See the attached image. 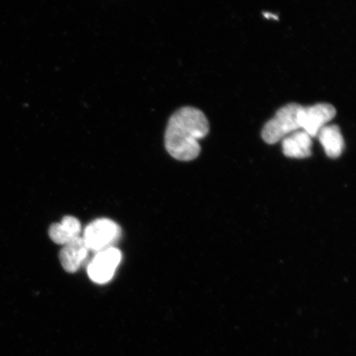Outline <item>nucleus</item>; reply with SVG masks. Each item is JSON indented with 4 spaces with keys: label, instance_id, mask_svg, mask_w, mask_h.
Returning <instances> with one entry per match:
<instances>
[{
    "label": "nucleus",
    "instance_id": "1",
    "mask_svg": "<svg viewBox=\"0 0 356 356\" xmlns=\"http://www.w3.org/2000/svg\"><path fill=\"white\" fill-rule=\"evenodd\" d=\"M210 124L202 111L186 106L169 119L165 147L169 154L179 161L188 162L200 153L199 140L208 135Z\"/></svg>",
    "mask_w": 356,
    "mask_h": 356
},
{
    "label": "nucleus",
    "instance_id": "2",
    "mask_svg": "<svg viewBox=\"0 0 356 356\" xmlns=\"http://www.w3.org/2000/svg\"><path fill=\"white\" fill-rule=\"evenodd\" d=\"M301 108L300 104H289L279 109L262 130L261 137L266 143L274 145L291 134L301 130L299 123Z\"/></svg>",
    "mask_w": 356,
    "mask_h": 356
},
{
    "label": "nucleus",
    "instance_id": "3",
    "mask_svg": "<svg viewBox=\"0 0 356 356\" xmlns=\"http://www.w3.org/2000/svg\"><path fill=\"white\" fill-rule=\"evenodd\" d=\"M121 233L117 222L109 219H99L86 227L83 239L89 251L99 252L113 247Z\"/></svg>",
    "mask_w": 356,
    "mask_h": 356
},
{
    "label": "nucleus",
    "instance_id": "4",
    "mask_svg": "<svg viewBox=\"0 0 356 356\" xmlns=\"http://www.w3.org/2000/svg\"><path fill=\"white\" fill-rule=\"evenodd\" d=\"M121 261L122 252L117 248L111 247L97 252L88 266L89 278L99 284L110 282Z\"/></svg>",
    "mask_w": 356,
    "mask_h": 356
},
{
    "label": "nucleus",
    "instance_id": "5",
    "mask_svg": "<svg viewBox=\"0 0 356 356\" xmlns=\"http://www.w3.org/2000/svg\"><path fill=\"white\" fill-rule=\"evenodd\" d=\"M337 111L329 104H318L311 106H302L299 113V123L302 131L316 137L321 129L335 118Z\"/></svg>",
    "mask_w": 356,
    "mask_h": 356
},
{
    "label": "nucleus",
    "instance_id": "6",
    "mask_svg": "<svg viewBox=\"0 0 356 356\" xmlns=\"http://www.w3.org/2000/svg\"><path fill=\"white\" fill-rule=\"evenodd\" d=\"M88 251L81 237L65 244L60 252V261L65 270L70 273H76L86 261Z\"/></svg>",
    "mask_w": 356,
    "mask_h": 356
},
{
    "label": "nucleus",
    "instance_id": "7",
    "mask_svg": "<svg viewBox=\"0 0 356 356\" xmlns=\"http://www.w3.org/2000/svg\"><path fill=\"white\" fill-rule=\"evenodd\" d=\"M312 137L302 130L293 132L282 140L283 153L288 158H309L312 155Z\"/></svg>",
    "mask_w": 356,
    "mask_h": 356
},
{
    "label": "nucleus",
    "instance_id": "8",
    "mask_svg": "<svg viewBox=\"0 0 356 356\" xmlns=\"http://www.w3.org/2000/svg\"><path fill=\"white\" fill-rule=\"evenodd\" d=\"M81 224L76 218L65 216L60 222L52 225L49 229V236L53 242L65 245L80 237Z\"/></svg>",
    "mask_w": 356,
    "mask_h": 356
},
{
    "label": "nucleus",
    "instance_id": "9",
    "mask_svg": "<svg viewBox=\"0 0 356 356\" xmlns=\"http://www.w3.org/2000/svg\"><path fill=\"white\" fill-rule=\"evenodd\" d=\"M317 136L327 157L331 159L340 157L345 148V142L339 127L336 124L325 126L318 132Z\"/></svg>",
    "mask_w": 356,
    "mask_h": 356
},
{
    "label": "nucleus",
    "instance_id": "10",
    "mask_svg": "<svg viewBox=\"0 0 356 356\" xmlns=\"http://www.w3.org/2000/svg\"><path fill=\"white\" fill-rule=\"evenodd\" d=\"M264 15L267 17V19H275V20H278V17L273 15V13H264Z\"/></svg>",
    "mask_w": 356,
    "mask_h": 356
}]
</instances>
